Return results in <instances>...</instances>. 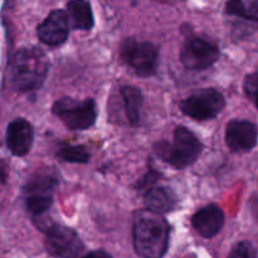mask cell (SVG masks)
<instances>
[{
    "label": "cell",
    "mask_w": 258,
    "mask_h": 258,
    "mask_svg": "<svg viewBox=\"0 0 258 258\" xmlns=\"http://www.w3.org/2000/svg\"><path fill=\"white\" fill-rule=\"evenodd\" d=\"M49 72V59L39 47L20 48L8 64V82L18 92L39 90Z\"/></svg>",
    "instance_id": "cell-1"
},
{
    "label": "cell",
    "mask_w": 258,
    "mask_h": 258,
    "mask_svg": "<svg viewBox=\"0 0 258 258\" xmlns=\"http://www.w3.org/2000/svg\"><path fill=\"white\" fill-rule=\"evenodd\" d=\"M169 236L170 226L161 214L143 209L134 217V248L140 257H163L168 249Z\"/></svg>",
    "instance_id": "cell-2"
},
{
    "label": "cell",
    "mask_w": 258,
    "mask_h": 258,
    "mask_svg": "<svg viewBox=\"0 0 258 258\" xmlns=\"http://www.w3.org/2000/svg\"><path fill=\"white\" fill-rule=\"evenodd\" d=\"M59 184V175L54 168L35 170L23 186L22 196L28 213L33 219L45 216L54 201V193Z\"/></svg>",
    "instance_id": "cell-3"
},
{
    "label": "cell",
    "mask_w": 258,
    "mask_h": 258,
    "mask_svg": "<svg viewBox=\"0 0 258 258\" xmlns=\"http://www.w3.org/2000/svg\"><path fill=\"white\" fill-rule=\"evenodd\" d=\"M203 145L199 139L185 126H178L174 131L173 143L160 140L154 145L156 155L178 170L193 165L201 156Z\"/></svg>",
    "instance_id": "cell-4"
},
{
    "label": "cell",
    "mask_w": 258,
    "mask_h": 258,
    "mask_svg": "<svg viewBox=\"0 0 258 258\" xmlns=\"http://www.w3.org/2000/svg\"><path fill=\"white\" fill-rule=\"evenodd\" d=\"M35 226L45 234V248L57 258H78L85 251V244L78 233L70 227L60 226L44 217L34 219Z\"/></svg>",
    "instance_id": "cell-5"
},
{
    "label": "cell",
    "mask_w": 258,
    "mask_h": 258,
    "mask_svg": "<svg viewBox=\"0 0 258 258\" xmlns=\"http://www.w3.org/2000/svg\"><path fill=\"white\" fill-rule=\"evenodd\" d=\"M52 113L57 116L68 130L83 131L92 127L97 120V106L92 98L76 100L63 97L52 106Z\"/></svg>",
    "instance_id": "cell-6"
},
{
    "label": "cell",
    "mask_w": 258,
    "mask_h": 258,
    "mask_svg": "<svg viewBox=\"0 0 258 258\" xmlns=\"http://www.w3.org/2000/svg\"><path fill=\"white\" fill-rule=\"evenodd\" d=\"M226 98L216 88H203L180 102L184 115L196 121L213 120L223 111Z\"/></svg>",
    "instance_id": "cell-7"
},
{
    "label": "cell",
    "mask_w": 258,
    "mask_h": 258,
    "mask_svg": "<svg viewBox=\"0 0 258 258\" xmlns=\"http://www.w3.org/2000/svg\"><path fill=\"white\" fill-rule=\"evenodd\" d=\"M121 57L141 77L155 75L159 64V49L150 42L127 38L121 44Z\"/></svg>",
    "instance_id": "cell-8"
},
{
    "label": "cell",
    "mask_w": 258,
    "mask_h": 258,
    "mask_svg": "<svg viewBox=\"0 0 258 258\" xmlns=\"http://www.w3.org/2000/svg\"><path fill=\"white\" fill-rule=\"evenodd\" d=\"M219 48L203 38H190L180 50V62L186 70L203 71L219 59Z\"/></svg>",
    "instance_id": "cell-9"
},
{
    "label": "cell",
    "mask_w": 258,
    "mask_h": 258,
    "mask_svg": "<svg viewBox=\"0 0 258 258\" xmlns=\"http://www.w3.org/2000/svg\"><path fill=\"white\" fill-rule=\"evenodd\" d=\"M37 34L44 44L57 47L67 42L70 35V19L66 10L55 9L38 25Z\"/></svg>",
    "instance_id": "cell-10"
},
{
    "label": "cell",
    "mask_w": 258,
    "mask_h": 258,
    "mask_svg": "<svg viewBox=\"0 0 258 258\" xmlns=\"http://www.w3.org/2000/svg\"><path fill=\"white\" fill-rule=\"evenodd\" d=\"M226 144L234 153H248L257 146V126L248 120L234 118L227 123Z\"/></svg>",
    "instance_id": "cell-11"
},
{
    "label": "cell",
    "mask_w": 258,
    "mask_h": 258,
    "mask_svg": "<svg viewBox=\"0 0 258 258\" xmlns=\"http://www.w3.org/2000/svg\"><path fill=\"white\" fill-rule=\"evenodd\" d=\"M34 143V127L24 118H15L8 125L5 144L14 156H25Z\"/></svg>",
    "instance_id": "cell-12"
},
{
    "label": "cell",
    "mask_w": 258,
    "mask_h": 258,
    "mask_svg": "<svg viewBox=\"0 0 258 258\" xmlns=\"http://www.w3.org/2000/svg\"><path fill=\"white\" fill-rule=\"evenodd\" d=\"M224 213L217 204H208L199 209L191 218L194 229L204 238H213L224 226Z\"/></svg>",
    "instance_id": "cell-13"
},
{
    "label": "cell",
    "mask_w": 258,
    "mask_h": 258,
    "mask_svg": "<svg viewBox=\"0 0 258 258\" xmlns=\"http://www.w3.org/2000/svg\"><path fill=\"white\" fill-rule=\"evenodd\" d=\"M178 203V197L173 189L166 186H153L145 193V204L148 209L159 214L174 211Z\"/></svg>",
    "instance_id": "cell-14"
},
{
    "label": "cell",
    "mask_w": 258,
    "mask_h": 258,
    "mask_svg": "<svg viewBox=\"0 0 258 258\" xmlns=\"http://www.w3.org/2000/svg\"><path fill=\"white\" fill-rule=\"evenodd\" d=\"M67 14L73 29L91 30L95 27L92 8L87 0H71L67 4Z\"/></svg>",
    "instance_id": "cell-15"
},
{
    "label": "cell",
    "mask_w": 258,
    "mask_h": 258,
    "mask_svg": "<svg viewBox=\"0 0 258 258\" xmlns=\"http://www.w3.org/2000/svg\"><path fill=\"white\" fill-rule=\"evenodd\" d=\"M123 103H125V112L128 121L133 126H138L140 122V110L143 106V92L135 86H123L121 88Z\"/></svg>",
    "instance_id": "cell-16"
},
{
    "label": "cell",
    "mask_w": 258,
    "mask_h": 258,
    "mask_svg": "<svg viewBox=\"0 0 258 258\" xmlns=\"http://www.w3.org/2000/svg\"><path fill=\"white\" fill-rule=\"evenodd\" d=\"M224 13L232 17H238L252 22L258 20V5L256 0H228L226 3Z\"/></svg>",
    "instance_id": "cell-17"
},
{
    "label": "cell",
    "mask_w": 258,
    "mask_h": 258,
    "mask_svg": "<svg viewBox=\"0 0 258 258\" xmlns=\"http://www.w3.org/2000/svg\"><path fill=\"white\" fill-rule=\"evenodd\" d=\"M57 155L60 160L73 164H86L91 158L86 146L82 145H63Z\"/></svg>",
    "instance_id": "cell-18"
},
{
    "label": "cell",
    "mask_w": 258,
    "mask_h": 258,
    "mask_svg": "<svg viewBox=\"0 0 258 258\" xmlns=\"http://www.w3.org/2000/svg\"><path fill=\"white\" fill-rule=\"evenodd\" d=\"M228 258H257L256 248L253 244L248 241L239 242L232 249Z\"/></svg>",
    "instance_id": "cell-19"
},
{
    "label": "cell",
    "mask_w": 258,
    "mask_h": 258,
    "mask_svg": "<svg viewBox=\"0 0 258 258\" xmlns=\"http://www.w3.org/2000/svg\"><path fill=\"white\" fill-rule=\"evenodd\" d=\"M243 90L247 97L256 105L257 90H258V75L257 72H252L246 76L243 83Z\"/></svg>",
    "instance_id": "cell-20"
},
{
    "label": "cell",
    "mask_w": 258,
    "mask_h": 258,
    "mask_svg": "<svg viewBox=\"0 0 258 258\" xmlns=\"http://www.w3.org/2000/svg\"><path fill=\"white\" fill-rule=\"evenodd\" d=\"M160 176L161 175L158 173V171H155L154 169H150V170H149V173L145 175V178L141 180L140 188L141 189L151 188V185H153L154 183H156V181L159 180V178H160Z\"/></svg>",
    "instance_id": "cell-21"
},
{
    "label": "cell",
    "mask_w": 258,
    "mask_h": 258,
    "mask_svg": "<svg viewBox=\"0 0 258 258\" xmlns=\"http://www.w3.org/2000/svg\"><path fill=\"white\" fill-rule=\"evenodd\" d=\"M83 258H112L110 253H107L106 251H102V249H97V251H93L91 253H88L87 256Z\"/></svg>",
    "instance_id": "cell-22"
},
{
    "label": "cell",
    "mask_w": 258,
    "mask_h": 258,
    "mask_svg": "<svg viewBox=\"0 0 258 258\" xmlns=\"http://www.w3.org/2000/svg\"><path fill=\"white\" fill-rule=\"evenodd\" d=\"M8 178V166L4 161H0V181L5 183V179Z\"/></svg>",
    "instance_id": "cell-23"
}]
</instances>
